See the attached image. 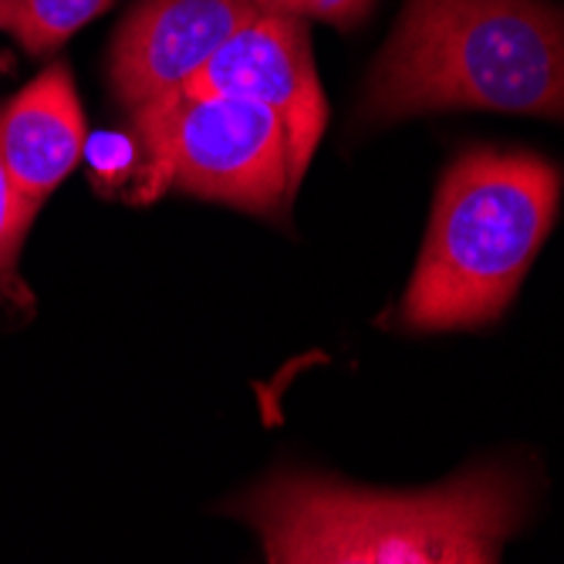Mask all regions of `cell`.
Masks as SVG:
<instances>
[{"mask_svg":"<svg viewBox=\"0 0 564 564\" xmlns=\"http://www.w3.org/2000/svg\"><path fill=\"white\" fill-rule=\"evenodd\" d=\"M234 510L258 528L274 564H484L518 531L524 494L507 470H474L420 494L284 474Z\"/></svg>","mask_w":564,"mask_h":564,"instance_id":"1","label":"cell"},{"mask_svg":"<svg viewBox=\"0 0 564 564\" xmlns=\"http://www.w3.org/2000/svg\"><path fill=\"white\" fill-rule=\"evenodd\" d=\"M494 109L564 119V11L547 0H405L362 119Z\"/></svg>","mask_w":564,"mask_h":564,"instance_id":"2","label":"cell"},{"mask_svg":"<svg viewBox=\"0 0 564 564\" xmlns=\"http://www.w3.org/2000/svg\"><path fill=\"white\" fill-rule=\"evenodd\" d=\"M557 199L561 170L534 152H464L440 180L402 325L453 332L497 322L554 224Z\"/></svg>","mask_w":564,"mask_h":564,"instance_id":"3","label":"cell"},{"mask_svg":"<svg viewBox=\"0 0 564 564\" xmlns=\"http://www.w3.org/2000/svg\"><path fill=\"white\" fill-rule=\"evenodd\" d=\"M149 193L166 186L250 214H278L297 193L284 119L250 98L170 91L132 112Z\"/></svg>","mask_w":564,"mask_h":564,"instance_id":"4","label":"cell"},{"mask_svg":"<svg viewBox=\"0 0 564 564\" xmlns=\"http://www.w3.org/2000/svg\"><path fill=\"white\" fill-rule=\"evenodd\" d=\"M183 91L250 98L274 109L288 126L291 180L301 186L328 119L301 18L261 11L220 44L217 55L183 85Z\"/></svg>","mask_w":564,"mask_h":564,"instance_id":"5","label":"cell"},{"mask_svg":"<svg viewBox=\"0 0 564 564\" xmlns=\"http://www.w3.org/2000/svg\"><path fill=\"white\" fill-rule=\"evenodd\" d=\"M261 14L250 0H142L112 44L109 78L126 109L180 91L220 44Z\"/></svg>","mask_w":564,"mask_h":564,"instance_id":"6","label":"cell"},{"mask_svg":"<svg viewBox=\"0 0 564 564\" xmlns=\"http://www.w3.org/2000/svg\"><path fill=\"white\" fill-rule=\"evenodd\" d=\"M85 152V112L65 65H51L0 109V163L14 189L41 207Z\"/></svg>","mask_w":564,"mask_h":564,"instance_id":"7","label":"cell"},{"mask_svg":"<svg viewBox=\"0 0 564 564\" xmlns=\"http://www.w3.org/2000/svg\"><path fill=\"white\" fill-rule=\"evenodd\" d=\"M109 8L112 0H0V28H8L28 55H51Z\"/></svg>","mask_w":564,"mask_h":564,"instance_id":"8","label":"cell"},{"mask_svg":"<svg viewBox=\"0 0 564 564\" xmlns=\"http://www.w3.org/2000/svg\"><path fill=\"white\" fill-rule=\"evenodd\" d=\"M34 214H37V207L14 189L4 163H0V281L11 274Z\"/></svg>","mask_w":564,"mask_h":564,"instance_id":"9","label":"cell"},{"mask_svg":"<svg viewBox=\"0 0 564 564\" xmlns=\"http://www.w3.org/2000/svg\"><path fill=\"white\" fill-rule=\"evenodd\" d=\"M261 11H278V14H291V18H315L335 28H355L362 24L372 11V0H250Z\"/></svg>","mask_w":564,"mask_h":564,"instance_id":"10","label":"cell"}]
</instances>
